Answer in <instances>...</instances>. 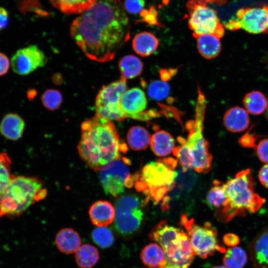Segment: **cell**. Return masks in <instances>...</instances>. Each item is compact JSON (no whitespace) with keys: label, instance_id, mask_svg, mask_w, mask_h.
<instances>
[{"label":"cell","instance_id":"cell-11","mask_svg":"<svg viewBox=\"0 0 268 268\" xmlns=\"http://www.w3.org/2000/svg\"><path fill=\"white\" fill-rule=\"evenodd\" d=\"M229 30L240 28L251 34L268 33V6L242 8L239 9L236 17L223 24Z\"/></svg>","mask_w":268,"mask_h":268},{"label":"cell","instance_id":"cell-33","mask_svg":"<svg viewBox=\"0 0 268 268\" xmlns=\"http://www.w3.org/2000/svg\"><path fill=\"white\" fill-rule=\"evenodd\" d=\"M91 237L95 243L103 249L111 247L115 241L112 231L106 227H97L92 231Z\"/></svg>","mask_w":268,"mask_h":268},{"label":"cell","instance_id":"cell-41","mask_svg":"<svg viewBox=\"0 0 268 268\" xmlns=\"http://www.w3.org/2000/svg\"><path fill=\"white\" fill-rule=\"evenodd\" d=\"M259 178L261 184L268 189V164L263 166L260 169Z\"/></svg>","mask_w":268,"mask_h":268},{"label":"cell","instance_id":"cell-3","mask_svg":"<svg viewBox=\"0 0 268 268\" xmlns=\"http://www.w3.org/2000/svg\"><path fill=\"white\" fill-rule=\"evenodd\" d=\"M223 186L227 201L223 207L218 211V216L225 222L247 212H256L265 201V199L254 191L253 180L249 169L238 173Z\"/></svg>","mask_w":268,"mask_h":268},{"label":"cell","instance_id":"cell-25","mask_svg":"<svg viewBox=\"0 0 268 268\" xmlns=\"http://www.w3.org/2000/svg\"><path fill=\"white\" fill-rule=\"evenodd\" d=\"M55 8L67 14H79L91 8L97 0H48Z\"/></svg>","mask_w":268,"mask_h":268},{"label":"cell","instance_id":"cell-7","mask_svg":"<svg viewBox=\"0 0 268 268\" xmlns=\"http://www.w3.org/2000/svg\"><path fill=\"white\" fill-rule=\"evenodd\" d=\"M181 224L189 235L191 245L196 255L205 259L217 251L225 252L217 239V231L209 222L203 225L196 224L193 219H189L186 214L182 216Z\"/></svg>","mask_w":268,"mask_h":268},{"label":"cell","instance_id":"cell-36","mask_svg":"<svg viewBox=\"0 0 268 268\" xmlns=\"http://www.w3.org/2000/svg\"><path fill=\"white\" fill-rule=\"evenodd\" d=\"M169 87L168 84L162 81L152 82L148 88L149 96L154 99L160 100L164 99L169 94Z\"/></svg>","mask_w":268,"mask_h":268},{"label":"cell","instance_id":"cell-40","mask_svg":"<svg viewBox=\"0 0 268 268\" xmlns=\"http://www.w3.org/2000/svg\"><path fill=\"white\" fill-rule=\"evenodd\" d=\"M223 240L225 244L228 246L234 247L240 242L238 236L233 233L226 234L224 236Z\"/></svg>","mask_w":268,"mask_h":268},{"label":"cell","instance_id":"cell-23","mask_svg":"<svg viewBox=\"0 0 268 268\" xmlns=\"http://www.w3.org/2000/svg\"><path fill=\"white\" fill-rule=\"evenodd\" d=\"M200 54L204 58L211 59L219 54L221 45L220 38L212 34L194 35Z\"/></svg>","mask_w":268,"mask_h":268},{"label":"cell","instance_id":"cell-44","mask_svg":"<svg viewBox=\"0 0 268 268\" xmlns=\"http://www.w3.org/2000/svg\"><path fill=\"white\" fill-rule=\"evenodd\" d=\"M266 116H267V117L268 118V102L267 103V108H266Z\"/></svg>","mask_w":268,"mask_h":268},{"label":"cell","instance_id":"cell-31","mask_svg":"<svg viewBox=\"0 0 268 268\" xmlns=\"http://www.w3.org/2000/svg\"><path fill=\"white\" fill-rule=\"evenodd\" d=\"M247 261L246 252L236 246L227 249L223 259V263L227 268H243Z\"/></svg>","mask_w":268,"mask_h":268},{"label":"cell","instance_id":"cell-29","mask_svg":"<svg viewBox=\"0 0 268 268\" xmlns=\"http://www.w3.org/2000/svg\"><path fill=\"white\" fill-rule=\"evenodd\" d=\"M243 104L247 111L253 115L263 113L267 107V101L264 94L258 91L247 94L244 98Z\"/></svg>","mask_w":268,"mask_h":268},{"label":"cell","instance_id":"cell-9","mask_svg":"<svg viewBox=\"0 0 268 268\" xmlns=\"http://www.w3.org/2000/svg\"><path fill=\"white\" fill-rule=\"evenodd\" d=\"M127 88V80L123 78L103 86L96 98L95 115L110 121L125 120L126 117L121 108L120 100Z\"/></svg>","mask_w":268,"mask_h":268},{"label":"cell","instance_id":"cell-12","mask_svg":"<svg viewBox=\"0 0 268 268\" xmlns=\"http://www.w3.org/2000/svg\"><path fill=\"white\" fill-rule=\"evenodd\" d=\"M127 162L126 158L116 160L100 170V182L106 194L117 197L124 191L125 187L132 186L133 180Z\"/></svg>","mask_w":268,"mask_h":268},{"label":"cell","instance_id":"cell-20","mask_svg":"<svg viewBox=\"0 0 268 268\" xmlns=\"http://www.w3.org/2000/svg\"><path fill=\"white\" fill-rule=\"evenodd\" d=\"M55 242L58 249L61 252L71 254L79 248L81 239L75 230L71 228H64L57 234Z\"/></svg>","mask_w":268,"mask_h":268},{"label":"cell","instance_id":"cell-42","mask_svg":"<svg viewBox=\"0 0 268 268\" xmlns=\"http://www.w3.org/2000/svg\"><path fill=\"white\" fill-rule=\"evenodd\" d=\"M9 21L8 11L2 7H0V31L7 26Z\"/></svg>","mask_w":268,"mask_h":268},{"label":"cell","instance_id":"cell-17","mask_svg":"<svg viewBox=\"0 0 268 268\" xmlns=\"http://www.w3.org/2000/svg\"><path fill=\"white\" fill-rule=\"evenodd\" d=\"M89 214L93 224L97 227H106L114 221L115 209L109 202L99 201L92 204Z\"/></svg>","mask_w":268,"mask_h":268},{"label":"cell","instance_id":"cell-4","mask_svg":"<svg viewBox=\"0 0 268 268\" xmlns=\"http://www.w3.org/2000/svg\"><path fill=\"white\" fill-rule=\"evenodd\" d=\"M46 195V189L39 179L12 175L7 186L0 193V218L19 216Z\"/></svg>","mask_w":268,"mask_h":268},{"label":"cell","instance_id":"cell-32","mask_svg":"<svg viewBox=\"0 0 268 268\" xmlns=\"http://www.w3.org/2000/svg\"><path fill=\"white\" fill-rule=\"evenodd\" d=\"M178 140L180 145L174 148L173 151L182 166V171L186 172L193 169L194 159L187 146L186 140L182 137H179Z\"/></svg>","mask_w":268,"mask_h":268},{"label":"cell","instance_id":"cell-5","mask_svg":"<svg viewBox=\"0 0 268 268\" xmlns=\"http://www.w3.org/2000/svg\"><path fill=\"white\" fill-rule=\"evenodd\" d=\"M176 164V160L167 158L146 165L142 170L139 180L137 181V189L159 201L175 187L178 175L174 170Z\"/></svg>","mask_w":268,"mask_h":268},{"label":"cell","instance_id":"cell-21","mask_svg":"<svg viewBox=\"0 0 268 268\" xmlns=\"http://www.w3.org/2000/svg\"><path fill=\"white\" fill-rule=\"evenodd\" d=\"M140 259L149 268H165L166 264L164 251L157 243L146 245L141 252Z\"/></svg>","mask_w":268,"mask_h":268},{"label":"cell","instance_id":"cell-43","mask_svg":"<svg viewBox=\"0 0 268 268\" xmlns=\"http://www.w3.org/2000/svg\"><path fill=\"white\" fill-rule=\"evenodd\" d=\"M212 268H227L225 266H215L214 267H213Z\"/></svg>","mask_w":268,"mask_h":268},{"label":"cell","instance_id":"cell-14","mask_svg":"<svg viewBox=\"0 0 268 268\" xmlns=\"http://www.w3.org/2000/svg\"><path fill=\"white\" fill-rule=\"evenodd\" d=\"M47 62L45 54L36 45L18 50L10 62L12 70L20 75L31 73L37 68L44 67Z\"/></svg>","mask_w":268,"mask_h":268},{"label":"cell","instance_id":"cell-18","mask_svg":"<svg viewBox=\"0 0 268 268\" xmlns=\"http://www.w3.org/2000/svg\"><path fill=\"white\" fill-rule=\"evenodd\" d=\"M25 122L17 114H6L0 123V133L10 140H17L21 137L25 128Z\"/></svg>","mask_w":268,"mask_h":268},{"label":"cell","instance_id":"cell-8","mask_svg":"<svg viewBox=\"0 0 268 268\" xmlns=\"http://www.w3.org/2000/svg\"><path fill=\"white\" fill-rule=\"evenodd\" d=\"M189 12L188 24L193 32V36L212 34L221 38L224 34V27L216 12L206 4L196 0H190L187 3Z\"/></svg>","mask_w":268,"mask_h":268},{"label":"cell","instance_id":"cell-2","mask_svg":"<svg viewBox=\"0 0 268 268\" xmlns=\"http://www.w3.org/2000/svg\"><path fill=\"white\" fill-rule=\"evenodd\" d=\"M77 148L82 160L90 168L100 171L109 163L121 159L127 147L120 142L118 131L109 120L95 115L83 122Z\"/></svg>","mask_w":268,"mask_h":268},{"label":"cell","instance_id":"cell-10","mask_svg":"<svg viewBox=\"0 0 268 268\" xmlns=\"http://www.w3.org/2000/svg\"><path fill=\"white\" fill-rule=\"evenodd\" d=\"M143 216L138 198L133 195L123 196L116 204L115 230L122 236L130 235L139 228Z\"/></svg>","mask_w":268,"mask_h":268},{"label":"cell","instance_id":"cell-6","mask_svg":"<svg viewBox=\"0 0 268 268\" xmlns=\"http://www.w3.org/2000/svg\"><path fill=\"white\" fill-rule=\"evenodd\" d=\"M205 108V97L199 89L195 119L189 122L187 125L189 133L186 140L187 146L194 159L193 169L198 173L207 172L210 168L212 159L209 151L208 143L202 134Z\"/></svg>","mask_w":268,"mask_h":268},{"label":"cell","instance_id":"cell-15","mask_svg":"<svg viewBox=\"0 0 268 268\" xmlns=\"http://www.w3.org/2000/svg\"><path fill=\"white\" fill-rule=\"evenodd\" d=\"M120 104L126 118L146 120L151 117L144 114L147 101L144 91L139 88L126 90L122 95Z\"/></svg>","mask_w":268,"mask_h":268},{"label":"cell","instance_id":"cell-30","mask_svg":"<svg viewBox=\"0 0 268 268\" xmlns=\"http://www.w3.org/2000/svg\"><path fill=\"white\" fill-rule=\"evenodd\" d=\"M213 184V187L207 193L206 201L210 208L217 209L219 211L225 205L227 201V197L221 183L215 181Z\"/></svg>","mask_w":268,"mask_h":268},{"label":"cell","instance_id":"cell-1","mask_svg":"<svg viewBox=\"0 0 268 268\" xmlns=\"http://www.w3.org/2000/svg\"><path fill=\"white\" fill-rule=\"evenodd\" d=\"M130 25L120 0H99L75 18L71 38L89 59L109 62L130 37Z\"/></svg>","mask_w":268,"mask_h":268},{"label":"cell","instance_id":"cell-27","mask_svg":"<svg viewBox=\"0 0 268 268\" xmlns=\"http://www.w3.org/2000/svg\"><path fill=\"white\" fill-rule=\"evenodd\" d=\"M75 259L77 265L81 268H91L99 259L98 250L94 246L83 244L75 252Z\"/></svg>","mask_w":268,"mask_h":268},{"label":"cell","instance_id":"cell-28","mask_svg":"<svg viewBox=\"0 0 268 268\" xmlns=\"http://www.w3.org/2000/svg\"><path fill=\"white\" fill-rule=\"evenodd\" d=\"M127 140L131 148L140 150L146 148L150 144L151 136L145 128L140 126H134L129 130Z\"/></svg>","mask_w":268,"mask_h":268},{"label":"cell","instance_id":"cell-38","mask_svg":"<svg viewBox=\"0 0 268 268\" xmlns=\"http://www.w3.org/2000/svg\"><path fill=\"white\" fill-rule=\"evenodd\" d=\"M257 154L261 161L268 164V138L259 142L257 146Z\"/></svg>","mask_w":268,"mask_h":268},{"label":"cell","instance_id":"cell-35","mask_svg":"<svg viewBox=\"0 0 268 268\" xmlns=\"http://www.w3.org/2000/svg\"><path fill=\"white\" fill-rule=\"evenodd\" d=\"M62 99L61 93L56 89H48L41 96L43 105L50 110L58 109L61 106Z\"/></svg>","mask_w":268,"mask_h":268},{"label":"cell","instance_id":"cell-26","mask_svg":"<svg viewBox=\"0 0 268 268\" xmlns=\"http://www.w3.org/2000/svg\"><path fill=\"white\" fill-rule=\"evenodd\" d=\"M119 67L121 77L127 80L140 75L143 69V64L139 58L130 55L125 56L120 60Z\"/></svg>","mask_w":268,"mask_h":268},{"label":"cell","instance_id":"cell-22","mask_svg":"<svg viewBox=\"0 0 268 268\" xmlns=\"http://www.w3.org/2000/svg\"><path fill=\"white\" fill-rule=\"evenodd\" d=\"M159 42L152 33L147 31L136 34L132 41L135 52L141 57H147L152 54L157 49Z\"/></svg>","mask_w":268,"mask_h":268},{"label":"cell","instance_id":"cell-13","mask_svg":"<svg viewBox=\"0 0 268 268\" xmlns=\"http://www.w3.org/2000/svg\"><path fill=\"white\" fill-rule=\"evenodd\" d=\"M162 248L166 262L165 268H189L196 255L189 235L184 230Z\"/></svg>","mask_w":268,"mask_h":268},{"label":"cell","instance_id":"cell-37","mask_svg":"<svg viewBox=\"0 0 268 268\" xmlns=\"http://www.w3.org/2000/svg\"><path fill=\"white\" fill-rule=\"evenodd\" d=\"M145 4V0H125L124 6L127 12L136 14L143 10Z\"/></svg>","mask_w":268,"mask_h":268},{"label":"cell","instance_id":"cell-19","mask_svg":"<svg viewBox=\"0 0 268 268\" xmlns=\"http://www.w3.org/2000/svg\"><path fill=\"white\" fill-rule=\"evenodd\" d=\"M223 122L228 130L231 132L238 133L244 131L248 128L250 119L245 109L235 106L226 112Z\"/></svg>","mask_w":268,"mask_h":268},{"label":"cell","instance_id":"cell-34","mask_svg":"<svg viewBox=\"0 0 268 268\" xmlns=\"http://www.w3.org/2000/svg\"><path fill=\"white\" fill-rule=\"evenodd\" d=\"M11 160L7 153H0V193L9 183L12 175L10 168Z\"/></svg>","mask_w":268,"mask_h":268},{"label":"cell","instance_id":"cell-16","mask_svg":"<svg viewBox=\"0 0 268 268\" xmlns=\"http://www.w3.org/2000/svg\"><path fill=\"white\" fill-rule=\"evenodd\" d=\"M249 252L256 268H268V226L252 241L249 246Z\"/></svg>","mask_w":268,"mask_h":268},{"label":"cell","instance_id":"cell-39","mask_svg":"<svg viewBox=\"0 0 268 268\" xmlns=\"http://www.w3.org/2000/svg\"><path fill=\"white\" fill-rule=\"evenodd\" d=\"M11 63L8 57L0 52V76L5 74L9 69Z\"/></svg>","mask_w":268,"mask_h":268},{"label":"cell","instance_id":"cell-24","mask_svg":"<svg viewBox=\"0 0 268 268\" xmlns=\"http://www.w3.org/2000/svg\"><path fill=\"white\" fill-rule=\"evenodd\" d=\"M150 147L154 153L158 156H166L174 150V140L172 135L164 131H159L151 137Z\"/></svg>","mask_w":268,"mask_h":268}]
</instances>
